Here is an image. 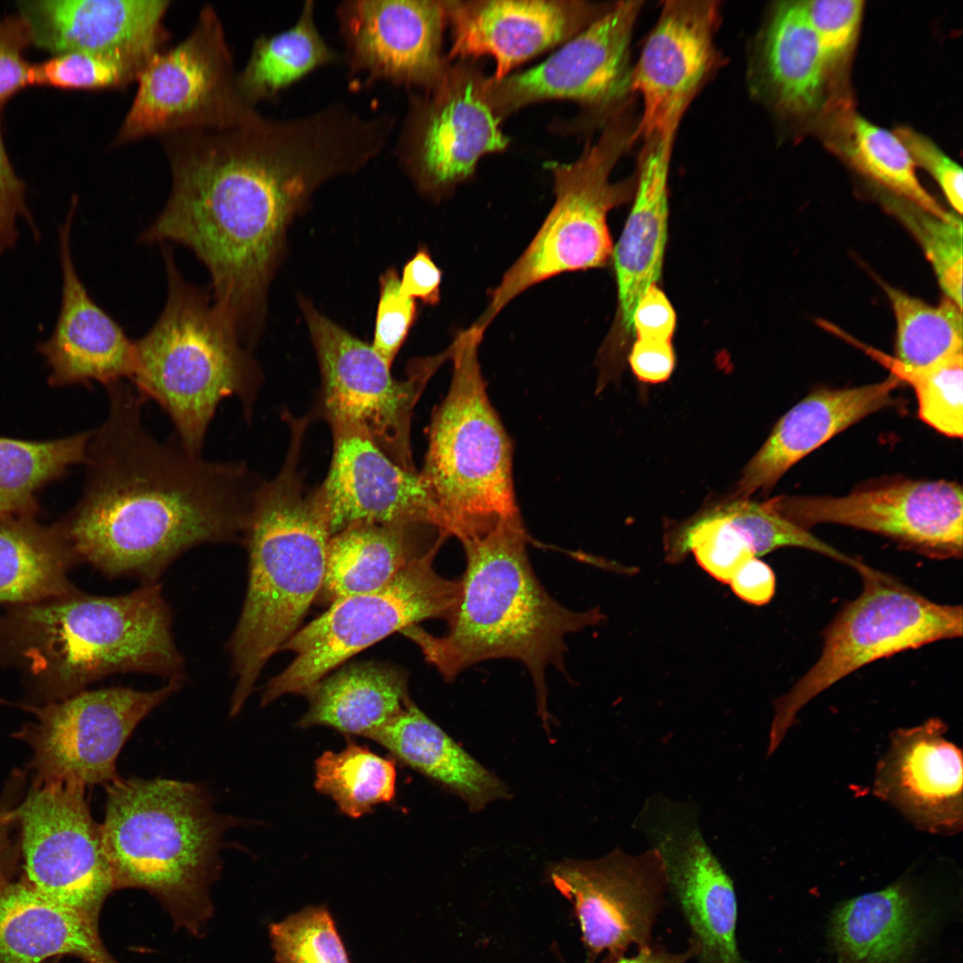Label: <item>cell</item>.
Returning a JSON list of instances; mask_svg holds the SVG:
<instances>
[{"instance_id":"cell-56","label":"cell","mask_w":963,"mask_h":963,"mask_svg":"<svg viewBox=\"0 0 963 963\" xmlns=\"http://www.w3.org/2000/svg\"><path fill=\"white\" fill-rule=\"evenodd\" d=\"M728 584L742 600L762 605L769 603L775 593L776 578L765 562L753 556L734 572Z\"/></svg>"},{"instance_id":"cell-17","label":"cell","mask_w":963,"mask_h":963,"mask_svg":"<svg viewBox=\"0 0 963 963\" xmlns=\"http://www.w3.org/2000/svg\"><path fill=\"white\" fill-rule=\"evenodd\" d=\"M16 817L27 882L54 901L98 920L116 886L86 787L62 782L32 784L16 806Z\"/></svg>"},{"instance_id":"cell-30","label":"cell","mask_w":963,"mask_h":963,"mask_svg":"<svg viewBox=\"0 0 963 963\" xmlns=\"http://www.w3.org/2000/svg\"><path fill=\"white\" fill-rule=\"evenodd\" d=\"M72 956L119 963L101 940L98 920L44 895L26 879L0 882V963H43Z\"/></svg>"},{"instance_id":"cell-49","label":"cell","mask_w":963,"mask_h":963,"mask_svg":"<svg viewBox=\"0 0 963 963\" xmlns=\"http://www.w3.org/2000/svg\"><path fill=\"white\" fill-rule=\"evenodd\" d=\"M380 298L376 313L374 349L391 366L416 317L413 299L399 290V278L394 269L380 279Z\"/></svg>"},{"instance_id":"cell-21","label":"cell","mask_w":963,"mask_h":963,"mask_svg":"<svg viewBox=\"0 0 963 963\" xmlns=\"http://www.w3.org/2000/svg\"><path fill=\"white\" fill-rule=\"evenodd\" d=\"M715 0L663 4L631 69L630 92L643 110L637 140L678 131L687 110L722 64L715 36L720 23Z\"/></svg>"},{"instance_id":"cell-50","label":"cell","mask_w":963,"mask_h":963,"mask_svg":"<svg viewBox=\"0 0 963 963\" xmlns=\"http://www.w3.org/2000/svg\"><path fill=\"white\" fill-rule=\"evenodd\" d=\"M30 43L29 29L19 14L0 20V107L33 85V65L23 56Z\"/></svg>"},{"instance_id":"cell-41","label":"cell","mask_w":963,"mask_h":963,"mask_svg":"<svg viewBox=\"0 0 963 963\" xmlns=\"http://www.w3.org/2000/svg\"><path fill=\"white\" fill-rule=\"evenodd\" d=\"M315 777V788L353 819L392 801L396 793L394 761L355 743H348L338 753L327 751L319 756Z\"/></svg>"},{"instance_id":"cell-14","label":"cell","mask_w":963,"mask_h":963,"mask_svg":"<svg viewBox=\"0 0 963 963\" xmlns=\"http://www.w3.org/2000/svg\"><path fill=\"white\" fill-rule=\"evenodd\" d=\"M477 60L449 63L431 90H408L395 156L417 189L435 200L472 179L480 160L506 151L509 139L485 95Z\"/></svg>"},{"instance_id":"cell-53","label":"cell","mask_w":963,"mask_h":963,"mask_svg":"<svg viewBox=\"0 0 963 963\" xmlns=\"http://www.w3.org/2000/svg\"><path fill=\"white\" fill-rule=\"evenodd\" d=\"M676 325L675 311L665 293L651 284L640 297L632 316L637 339L671 342Z\"/></svg>"},{"instance_id":"cell-3","label":"cell","mask_w":963,"mask_h":963,"mask_svg":"<svg viewBox=\"0 0 963 963\" xmlns=\"http://www.w3.org/2000/svg\"><path fill=\"white\" fill-rule=\"evenodd\" d=\"M527 544L520 513L462 542L465 568L447 632L436 637L414 625L401 633L449 682L482 662H521L532 679L538 713L548 728L546 671L553 667L566 674V637L598 623L602 613L598 608L573 611L552 597L532 569Z\"/></svg>"},{"instance_id":"cell-51","label":"cell","mask_w":963,"mask_h":963,"mask_svg":"<svg viewBox=\"0 0 963 963\" xmlns=\"http://www.w3.org/2000/svg\"><path fill=\"white\" fill-rule=\"evenodd\" d=\"M894 134L903 143L915 164L926 169L936 180L951 206L962 214V169L926 136L908 128Z\"/></svg>"},{"instance_id":"cell-10","label":"cell","mask_w":963,"mask_h":963,"mask_svg":"<svg viewBox=\"0 0 963 963\" xmlns=\"http://www.w3.org/2000/svg\"><path fill=\"white\" fill-rule=\"evenodd\" d=\"M856 571L860 594L826 629L815 663L775 701L767 755L778 748L803 706L844 677L877 660L962 636L960 605L934 602L865 564Z\"/></svg>"},{"instance_id":"cell-58","label":"cell","mask_w":963,"mask_h":963,"mask_svg":"<svg viewBox=\"0 0 963 963\" xmlns=\"http://www.w3.org/2000/svg\"><path fill=\"white\" fill-rule=\"evenodd\" d=\"M692 956H696L692 945L686 951L672 953L648 944L638 949L636 955L628 958L620 957L612 963H687Z\"/></svg>"},{"instance_id":"cell-34","label":"cell","mask_w":963,"mask_h":963,"mask_svg":"<svg viewBox=\"0 0 963 963\" xmlns=\"http://www.w3.org/2000/svg\"><path fill=\"white\" fill-rule=\"evenodd\" d=\"M305 696L309 709L300 728L325 726L363 737L391 720L410 700L406 671L375 662L347 665L326 675Z\"/></svg>"},{"instance_id":"cell-15","label":"cell","mask_w":963,"mask_h":963,"mask_svg":"<svg viewBox=\"0 0 963 963\" xmlns=\"http://www.w3.org/2000/svg\"><path fill=\"white\" fill-rule=\"evenodd\" d=\"M181 685V680H168L148 691L125 687L84 690L42 705L21 704L33 720L14 737L31 750L28 770L32 784L107 786L119 777L117 759L135 728Z\"/></svg>"},{"instance_id":"cell-20","label":"cell","mask_w":963,"mask_h":963,"mask_svg":"<svg viewBox=\"0 0 963 963\" xmlns=\"http://www.w3.org/2000/svg\"><path fill=\"white\" fill-rule=\"evenodd\" d=\"M336 17L342 62L363 86L386 81L429 91L451 62L442 54L443 1L347 0L337 5Z\"/></svg>"},{"instance_id":"cell-38","label":"cell","mask_w":963,"mask_h":963,"mask_svg":"<svg viewBox=\"0 0 963 963\" xmlns=\"http://www.w3.org/2000/svg\"><path fill=\"white\" fill-rule=\"evenodd\" d=\"M93 431L48 441L0 437V519L34 517L37 493L87 460Z\"/></svg>"},{"instance_id":"cell-55","label":"cell","mask_w":963,"mask_h":963,"mask_svg":"<svg viewBox=\"0 0 963 963\" xmlns=\"http://www.w3.org/2000/svg\"><path fill=\"white\" fill-rule=\"evenodd\" d=\"M629 362L634 374L640 381L648 383L665 382L675 366L671 342L636 339Z\"/></svg>"},{"instance_id":"cell-35","label":"cell","mask_w":963,"mask_h":963,"mask_svg":"<svg viewBox=\"0 0 963 963\" xmlns=\"http://www.w3.org/2000/svg\"><path fill=\"white\" fill-rule=\"evenodd\" d=\"M904 884L844 901L833 913L830 934L839 963H903L920 926Z\"/></svg>"},{"instance_id":"cell-28","label":"cell","mask_w":963,"mask_h":963,"mask_svg":"<svg viewBox=\"0 0 963 963\" xmlns=\"http://www.w3.org/2000/svg\"><path fill=\"white\" fill-rule=\"evenodd\" d=\"M901 383L890 374L872 384L811 392L776 424L745 467L735 497L747 499L756 491L769 492L811 451L862 418L893 405V393Z\"/></svg>"},{"instance_id":"cell-54","label":"cell","mask_w":963,"mask_h":963,"mask_svg":"<svg viewBox=\"0 0 963 963\" xmlns=\"http://www.w3.org/2000/svg\"><path fill=\"white\" fill-rule=\"evenodd\" d=\"M441 276L442 272L429 251L421 248L403 268L399 279L400 292L410 299H419L425 304L436 305L440 300Z\"/></svg>"},{"instance_id":"cell-52","label":"cell","mask_w":963,"mask_h":963,"mask_svg":"<svg viewBox=\"0 0 963 963\" xmlns=\"http://www.w3.org/2000/svg\"><path fill=\"white\" fill-rule=\"evenodd\" d=\"M24 218L35 234L34 222L25 200V185L15 173L2 137L0 126V256L18 238L17 221Z\"/></svg>"},{"instance_id":"cell-40","label":"cell","mask_w":963,"mask_h":963,"mask_svg":"<svg viewBox=\"0 0 963 963\" xmlns=\"http://www.w3.org/2000/svg\"><path fill=\"white\" fill-rule=\"evenodd\" d=\"M824 329L863 350L887 368L890 374L911 385L918 399V414L923 422L948 437H962L963 353L929 366H910L830 322L824 325Z\"/></svg>"},{"instance_id":"cell-33","label":"cell","mask_w":963,"mask_h":963,"mask_svg":"<svg viewBox=\"0 0 963 963\" xmlns=\"http://www.w3.org/2000/svg\"><path fill=\"white\" fill-rule=\"evenodd\" d=\"M366 737L457 794L473 811L508 796V788L501 779L461 748L411 700L396 717Z\"/></svg>"},{"instance_id":"cell-27","label":"cell","mask_w":963,"mask_h":963,"mask_svg":"<svg viewBox=\"0 0 963 963\" xmlns=\"http://www.w3.org/2000/svg\"><path fill=\"white\" fill-rule=\"evenodd\" d=\"M167 0H35L17 4L31 43L57 55L112 54L144 66L164 39Z\"/></svg>"},{"instance_id":"cell-42","label":"cell","mask_w":963,"mask_h":963,"mask_svg":"<svg viewBox=\"0 0 963 963\" xmlns=\"http://www.w3.org/2000/svg\"><path fill=\"white\" fill-rule=\"evenodd\" d=\"M846 148L853 165L908 203L944 220L948 212L919 182L915 162L899 137L864 118L854 117Z\"/></svg>"},{"instance_id":"cell-46","label":"cell","mask_w":963,"mask_h":963,"mask_svg":"<svg viewBox=\"0 0 963 963\" xmlns=\"http://www.w3.org/2000/svg\"><path fill=\"white\" fill-rule=\"evenodd\" d=\"M893 213L921 245L945 297L962 309V223L944 220L910 203Z\"/></svg>"},{"instance_id":"cell-2","label":"cell","mask_w":963,"mask_h":963,"mask_svg":"<svg viewBox=\"0 0 963 963\" xmlns=\"http://www.w3.org/2000/svg\"><path fill=\"white\" fill-rule=\"evenodd\" d=\"M106 390L108 414L88 444L84 495L58 523L77 562L109 578L157 583L185 551L241 541L259 484L246 465L159 440L144 426L145 399L131 383Z\"/></svg>"},{"instance_id":"cell-25","label":"cell","mask_w":963,"mask_h":963,"mask_svg":"<svg viewBox=\"0 0 963 963\" xmlns=\"http://www.w3.org/2000/svg\"><path fill=\"white\" fill-rule=\"evenodd\" d=\"M946 732L937 718L895 729L877 765L873 792L916 827L954 835L963 822L962 753Z\"/></svg>"},{"instance_id":"cell-7","label":"cell","mask_w":963,"mask_h":963,"mask_svg":"<svg viewBox=\"0 0 963 963\" xmlns=\"http://www.w3.org/2000/svg\"><path fill=\"white\" fill-rule=\"evenodd\" d=\"M168 297L152 328L135 341L130 383L159 405L177 441L202 455L219 403L236 397L250 419L259 385L257 366L240 342L233 318L210 292L184 279L169 245L160 243Z\"/></svg>"},{"instance_id":"cell-4","label":"cell","mask_w":963,"mask_h":963,"mask_svg":"<svg viewBox=\"0 0 963 963\" xmlns=\"http://www.w3.org/2000/svg\"><path fill=\"white\" fill-rule=\"evenodd\" d=\"M0 663L21 669L45 703L115 673L183 680L185 671L158 582L114 597L77 589L18 605L0 617Z\"/></svg>"},{"instance_id":"cell-9","label":"cell","mask_w":963,"mask_h":963,"mask_svg":"<svg viewBox=\"0 0 963 963\" xmlns=\"http://www.w3.org/2000/svg\"><path fill=\"white\" fill-rule=\"evenodd\" d=\"M633 102L613 114L597 140L572 162L546 164L554 180L555 202L527 248L489 292L485 311L473 325L483 331L514 299L531 286L567 272L598 268L613 254L608 213L634 196L636 176L616 183L611 174L637 141Z\"/></svg>"},{"instance_id":"cell-12","label":"cell","mask_w":963,"mask_h":963,"mask_svg":"<svg viewBox=\"0 0 963 963\" xmlns=\"http://www.w3.org/2000/svg\"><path fill=\"white\" fill-rule=\"evenodd\" d=\"M304 312L321 373L316 414L332 431L364 434L395 463L416 471L410 446L414 408L431 377L450 359V347L415 359L407 376L398 380L372 345L310 306L306 305Z\"/></svg>"},{"instance_id":"cell-39","label":"cell","mask_w":963,"mask_h":963,"mask_svg":"<svg viewBox=\"0 0 963 963\" xmlns=\"http://www.w3.org/2000/svg\"><path fill=\"white\" fill-rule=\"evenodd\" d=\"M896 324L895 356L910 366H929L963 353L962 309L948 298L932 305L882 284Z\"/></svg>"},{"instance_id":"cell-11","label":"cell","mask_w":963,"mask_h":963,"mask_svg":"<svg viewBox=\"0 0 963 963\" xmlns=\"http://www.w3.org/2000/svg\"><path fill=\"white\" fill-rule=\"evenodd\" d=\"M441 545L413 560L391 582L339 599L283 646L294 658L266 684L261 706L306 695L333 670L395 631L430 619L448 621L460 596L459 580L440 576L433 561Z\"/></svg>"},{"instance_id":"cell-43","label":"cell","mask_w":963,"mask_h":963,"mask_svg":"<svg viewBox=\"0 0 963 963\" xmlns=\"http://www.w3.org/2000/svg\"><path fill=\"white\" fill-rule=\"evenodd\" d=\"M276 963H351L325 905L307 906L268 926Z\"/></svg>"},{"instance_id":"cell-5","label":"cell","mask_w":963,"mask_h":963,"mask_svg":"<svg viewBox=\"0 0 963 963\" xmlns=\"http://www.w3.org/2000/svg\"><path fill=\"white\" fill-rule=\"evenodd\" d=\"M282 468L259 482L242 542L248 553V586L228 642L235 686L229 715L236 716L268 660L299 630L324 582L331 531L317 490L300 471L306 429L290 427Z\"/></svg>"},{"instance_id":"cell-22","label":"cell","mask_w":963,"mask_h":963,"mask_svg":"<svg viewBox=\"0 0 963 963\" xmlns=\"http://www.w3.org/2000/svg\"><path fill=\"white\" fill-rule=\"evenodd\" d=\"M552 884L576 910L590 954L617 959L630 946H647L667 886L656 849L630 855L619 849L593 860H565L549 871Z\"/></svg>"},{"instance_id":"cell-26","label":"cell","mask_w":963,"mask_h":963,"mask_svg":"<svg viewBox=\"0 0 963 963\" xmlns=\"http://www.w3.org/2000/svg\"><path fill=\"white\" fill-rule=\"evenodd\" d=\"M76 210L72 202L59 226V252L62 275V302L50 337L37 345L50 369L54 386L105 387L130 380L135 366V342L119 324L90 296L77 273L71 251V230Z\"/></svg>"},{"instance_id":"cell-37","label":"cell","mask_w":963,"mask_h":963,"mask_svg":"<svg viewBox=\"0 0 963 963\" xmlns=\"http://www.w3.org/2000/svg\"><path fill=\"white\" fill-rule=\"evenodd\" d=\"M315 2L308 0L290 28L259 37L236 86L253 106L272 100L310 72L342 62V56L321 36L315 21Z\"/></svg>"},{"instance_id":"cell-45","label":"cell","mask_w":963,"mask_h":963,"mask_svg":"<svg viewBox=\"0 0 963 963\" xmlns=\"http://www.w3.org/2000/svg\"><path fill=\"white\" fill-rule=\"evenodd\" d=\"M667 551L672 562L691 551L699 565L723 583H728L734 572L755 556L720 507L684 527Z\"/></svg>"},{"instance_id":"cell-32","label":"cell","mask_w":963,"mask_h":963,"mask_svg":"<svg viewBox=\"0 0 963 963\" xmlns=\"http://www.w3.org/2000/svg\"><path fill=\"white\" fill-rule=\"evenodd\" d=\"M753 65V86L763 89L778 107L804 113L818 106L827 70L804 1L776 4Z\"/></svg>"},{"instance_id":"cell-44","label":"cell","mask_w":963,"mask_h":963,"mask_svg":"<svg viewBox=\"0 0 963 963\" xmlns=\"http://www.w3.org/2000/svg\"><path fill=\"white\" fill-rule=\"evenodd\" d=\"M720 508L757 557L783 547H795L831 557L855 570L861 563L786 518L769 499L763 502L737 499Z\"/></svg>"},{"instance_id":"cell-29","label":"cell","mask_w":963,"mask_h":963,"mask_svg":"<svg viewBox=\"0 0 963 963\" xmlns=\"http://www.w3.org/2000/svg\"><path fill=\"white\" fill-rule=\"evenodd\" d=\"M676 132L643 140L635 172L634 202L613 250L623 330L632 332L635 308L661 277L668 228V178Z\"/></svg>"},{"instance_id":"cell-47","label":"cell","mask_w":963,"mask_h":963,"mask_svg":"<svg viewBox=\"0 0 963 963\" xmlns=\"http://www.w3.org/2000/svg\"><path fill=\"white\" fill-rule=\"evenodd\" d=\"M144 66L119 56L90 52L54 55L33 65V84L64 89L122 86L137 78Z\"/></svg>"},{"instance_id":"cell-57","label":"cell","mask_w":963,"mask_h":963,"mask_svg":"<svg viewBox=\"0 0 963 963\" xmlns=\"http://www.w3.org/2000/svg\"><path fill=\"white\" fill-rule=\"evenodd\" d=\"M17 823L16 806H11L7 799L0 800V882L6 879L5 873L15 851L12 841V830Z\"/></svg>"},{"instance_id":"cell-19","label":"cell","mask_w":963,"mask_h":963,"mask_svg":"<svg viewBox=\"0 0 963 963\" xmlns=\"http://www.w3.org/2000/svg\"><path fill=\"white\" fill-rule=\"evenodd\" d=\"M636 825L663 860L667 885L691 929L701 963H744L736 939L733 883L705 842L694 808L651 798Z\"/></svg>"},{"instance_id":"cell-13","label":"cell","mask_w":963,"mask_h":963,"mask_svg":"<svg viewBox=\"0 0 963 963\" xmlns=\"http://www.w3.org/2000/svg\"><path fill=\"white\" fill-rule=\"evenodd\" d=\"M643 1H619L547 59L527 70L500 79L488 77L485 95L503 121L540 102L564 100L580 104V113L560 123L562 132L599 129L633 98L630 92V44Z\"/></svg>"},{"instance_id":"cell-16","label":"cell","mask_w":963,"mask_h":963,"mask_svg":"<svg viewBox=\"0 0 963 963\" xmlns=\"http://www.w3.org/2000/svg\"><path fill=\"white\" fill-rule=\"evenodd\" d=\"M231 64L221 22L206 7L184 41L146 62L116 142L236 120L253 106L239 94Z\"/></svg>"},{"instance_id":"cell-23","label":"cell","mask_w":963,"mask_h":963,"mask_svg":"<svg viewBox=\"0 0 963 963\" xmlns=\"http://www.w3.org/2000/svg\"><path fill=\"white\" fill-rule=\"evenodd\" d=\"M452 45L447 58L490 56L500 79L535 56L564 44L614 2L580 0L443 1Z\"/></svg>"},{"instance_id":"cell-6","label":"cell","mask_w":963,"mask_h":963,"mask_svg":"<svg viewBox=\"0 0 963 963\" xmlns=\"http://www.w3.org/2000/svg\"><path fill=\"white\" fill-rule=\"evenodd\" d=\"M105 789L100 830L116 890L148 892L176 927L200 936L213 913L223 837L238 820L217 812L196 783L118 777Z\"/></svg>"},{"instance_id":"cell-18","label":"cell","mask_w":963,"mask_h":963,"mask_svg":"<svg viewBox=\"0 0 963 963\" xmlns=\"http://www.w3.org/2000/svg\"><path fill=\"white\" fill-rule=\"evenodd\" d=\"M769 501L807 530L841 524L887 537L926 557L962 556L963 496L954 482L894 478L841 497L781 495Z\"/></svg>"},{"instance_id":"cell-1","label":"cell","mask_w":963,"mask_h":963,"mask_svg":"<svg viewBox=\"0 0 963 963\" xmlns=\"http://www.w3.org/2000/svg\"><path fill=\"white\" fill-rule=\"evenodd\" d=\"M172 152V187L142 243L191 250L214 301L246 331L261 308L285 226L323 183L346 175L347 146L324 117L275 119L251 110Z\"/></svg>"},{"instance_id":"cell-31","label":"cell","mask_w":963,"mask_h":963,"mask_svg":"<svg viewBox=\"0 0 963 963\" xmlns=\"http://www.w3.org/2000/svg\"><path fill=\"white\" fill-rule=\"evenodd\" d=\"M448 536L419 523L351 524L331 536L319 597L339 599L379 589Z\"/></svg>"},{"instance_id":"cell-48","label":"cell","mask_w":963,"mask_h":963,"mask_svg":"<svg viewBox=\"0 0 963 963\" xmlns=\"http://www.w3.org/2000/svg\"><path fill=\"white\" fill-rule=\"evenodd\" d=\"M827 73L840 65L854 45L863 12L860 0L804 1Z\"/></svg>"},{"instance_id":"cell-24","label":"cell","mask_w":963,"mask_h":963,"mask_svg":"<svg viewBox=\"0 0 963 963\" xmlns=\"http://www.w3.org/2000/svg\"><path fill=\"white\" fill-rule=\"evenodd\" d=\"M332 432L331 464L316 489L332 536L358 523H419L443 531L420 472L403 468L364 434Z\"/></svg>"},{"instance_id":"cell-8","label":"cell","mask_w":963,"mask_h":963,"mask_svg":"<svg viewBox=\"0 0 963 963\" xmlns=\"http://www.w3.org/2000/svg\"><path fill=\"white\" fill-rule=\"evenodd\" d=\"M484 331L472 325L452 343L449 391L432 413L420 472L443 531L465 542L520 513L513 480V448L493 407L479 363Z\"/></svg>"},{"instance_id":"cell-36","label":"cell","mask_w":963,"mask_h":963,"mask_svg":"<svg viewBox=\"0 0 963 963\" xmlns=\"http://www.w3.org/2000/svg\"><path fill=\"white\" fill-rule=\"evenodd\" d=\"M76 562L59 523L0 519V602L20 605L73 593L68 572Z\"/></svg>"}]
</instances>
